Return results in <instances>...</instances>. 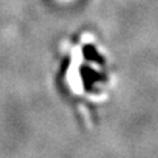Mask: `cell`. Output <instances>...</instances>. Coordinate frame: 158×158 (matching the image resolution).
Here are the masks:
<instances>
[{
    "label": "cell",
    "instance_id": "obj_1",
    "mask_svg": "<svg viewBox=\"0 0 158 158\" xmlns=\"http://www.w3.org/2000/svg\"><path fill=\"white\" fill-rule=\"evenodd\" d=\"M81 75H82L83 85H85L87 91H94V85H95V83L103 82L107 79L103 74L95 71L94 69L88 67V66H85L81 69Z\"/></svg>",
    "mask_w": 158,
    "mask_h": 158
},
{
    "label": "cell",
    "instance_id": "obj_2",
    "mask_svg": "<svg viewBox=\"0 0 158 158\" xmlns=\"http://www.w3.org/2000/svg\"><path fill=\"white\" fill-rule=\"evenodd\" d=\"M83 56H85V58L90 62H95V63H99V65H104V59H103V57L99 54V52L92 45H86L83 48Z\"/></svg>",
    "mask_w": 158,
    "mask_h": 158
}]
</instances>
